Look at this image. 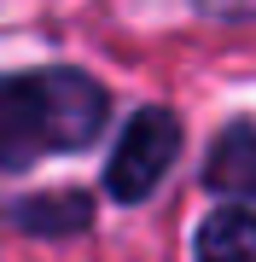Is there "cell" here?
Returning <instances> with one entry per match:
<instances>
[{
  "label": "cell",
  "mask_w": 256,
  "mask_h": 262,
  "mask_svg": "<svg viewBox=\"0 0 256 262\" xmlns=\"http://www.w3.org/2000/svg\"><path fill=\"white\" fill-rule=\"evenodd\" d=\"M210 187L256 198V128H233L210 158Z\"/></svg>",
  "instance_id": "obj_5"
},
{
  "label": "cell",
  "mask_w": 256,
  "mask_h": 262,
  "mask_svg": "<svg viewBox=\"0 0 256 262\" xmlns=\"http://www.w3.org/2000/svg\"><path fill=\"white\" fill-rule=\"evenodd\" d=\"M198 262H256V215L216 210L198 227Z\"/></svg>",
  "instance_id": "obj_3"
},
{
  "label": "cell",
  "mask_w": 256,
  "mask_h": 262,
  "mask_svg": "<svg viewBox=\"0 0 256 262\" xmlns=\"http://www.w3.org/2000/svg\"><path fill=\"white\" fill-rule=\"evenodd\" d=\"M175 151H180V122H175L169 111L152 105V111L128 117L123 140H117L111 163H105V187L123 198V204H134V198H146L163 175H169Z\"/></svg>",
  "instance_id": "obj_2"
},
{
  "label": "cell",
  "mask_w": 256,
  "mask_h": 262,
  "mask_svg": "<svg viewBox=\"0 0 256 262\" xmlns=\"http://www.w3.org/2000/svg\"><path fill=\"white\" fill-rule=\"evenodd\" d=\"M12 222L29 227V233H41V239H64V233H82L94 222V204L82 192H53V198H35V204H18Z\"/></svg>",
  "instance_id": "obj_4"
},
{
  "label": "cell",
  "mask_w": 256,
  "mask_h": 262,
  "mask_svg": "<svg viewBox=\"0 0 256 262\" xmlns=\"http://www.w3.org/2000/svg\"><path fill=\"white\" fill-rule=\"evenodd\" d=\"M105 128V88L82 70L0 76V163L24 169L47 151H82Z\"/></svg>",
  "instance_id": "obj_1"
}]
</instances>
